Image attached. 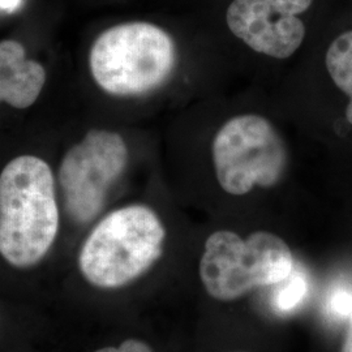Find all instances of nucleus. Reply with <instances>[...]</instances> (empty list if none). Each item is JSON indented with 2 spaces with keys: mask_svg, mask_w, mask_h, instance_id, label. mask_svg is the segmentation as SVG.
Here are the masks:
<instances>
[{
  "mask_svg": "<svg viewBox=\"0 0 352 352\" xmlns=\"http://www.w3.org/2000/svg\"><path fill=\"white\" fill-rule=\"evenodd\" d=\"M175 63L173 38L162 28L144 21L109 28L89 54L94 81L116 97L142 96L162 87Z\"/></svg>",
  "mask_w": 352,
  "mask_h": 352,
  "instance_id": "4",
  "label": "nucleus"
},
{
  "mask_svg": "<svg viewBox=\"0 0 352 352\" xmlns=\"http://www.w3.org/2000/svg\"><path fill=\"white\" fill-rule=\"evenodd\" d=\"M166 230L145 205H128L107 214L91 230L78 254V267L90 285L119 289L146 273L164 253Z\"/></svg>",
  "mask_w": 352,
  "mask_h": 352,
  "instance_id": "3",
  "label": "nucleus"
},
{
  "mask_svg": "<svg viewBox=\"0 0 352 352\" xmlns=\"http://www.w3.org/2000/svg\"><path fill=\"white\" fill-rule=\"evenodd\" d=\"M126 162V141L120 135L103 129L89 131L65 153L58 177L64 208L72 221L84 225L101 213Z\"/></svg>",
  "mask_w": 352,
  "mask_h": 352,
  "instance_id": "6",
  "label": "nucleus"
},
{
  "mask_svg": "<svg viewBox=\"0 0 352 352\" xmlns=\"http://www.w3.org/2000/svg\"><path fill=\"white\" fill-rule=\"evenodd\" d=\"M23 0H0V10L7 12H14L20 6Z\"/></svg>",
  "mask_w": 352,
  "mask_h": 352,
  "instance_id": "12",
  "label": "nucleus"
},
{
  "mask_svg": "<svg viewBox=\"0 0 352 352\" xmlns=\"http://www.w3.org/2000/svg\"><path fill=\"white\" fill-rule=\"evenodd\" d=\"M45 82L43 65L28 59L20 42H0V102L14 109L30 107L37 101Z\"/></svg>",
  "mask_w": 352,
  "mask_h": 352,
  "instance_id": "8",
  "label": "nucleus"
},
{
  "mask_svg": "<svg viewBox=\"0 0 352 352\" xmlns=\"http://www.w3.org/2000/svg\"><path fill=\"white\" fill-rule=\"evenodd\" d=\"M340 352H352V315L350 327H349V330H347V334H346V338H344Z\"/></svg>",
  "mask_w": 352,
  "mask_h": 352,
  "instance_id": "13",
  "label": "nucleus"
},
{
  "mask_svg": "<svg viewBox=\"0 0 352 352\" xmlns=\"http://www.w3.org/2000/svg\"><path fill=\"white\" fill-rule=\"evenodd\" d=\"M320 71L336 98L337 124L352 135V28L344 29L327 42L320 56Z\"/></svg>",
  "mask_w": 352,
  "mask_h": 352,
  "instance_id": "9",
  "label": "nucleus"
},
{
  "mask_svg": "<svg viewBox=\"0 0 352 352\" xmlns=\"http://www.w3.org/2000/svg\"><path fill=\"white\" fill-rule=\"evenodd\" d=\"M315 0H232L227 7L226 24L254 54L277 64L299 58L308 28L302 14Z\"/></svg>",
  "mask_w": 352,
  "mask_h": 352,
  "instance_id": "7",
  "label": "nucleus"
},
{
  "mask_svg": "<svg viewBox=\"0 0 352 352\" xmlns=\"http://www.w3.org/2000/svg\"><path fill=\"white\" fill-rule=\"evenodd\" d=\"M212 164L219 187L231 196L278 188L295 164L289 131L279 116L238 113L215 132Z\"/></svg>",
  "mask_w": 352,
  "mask_h": 352,
  "instance_id": "2",
  "label": "nucleus"
},
{
  "mask_svg": "<svg viewBox=\"0 0 352 352\" xmlns=\"http://www.w3.org/2000/svg\"><path fill=\"white\" fill-rule=\"evenodd\" d=\"M96 352H153V350L142 340H126L119 347H104Z\"/></svg>",
  "mask_w": 352,
  "mask_h": 352,
  "instance_id": "11",
  "label": "nucleus"
},
{
  "mask_svg": "<svg viewBox=\"0 0 352 352\" xmlns=\"http://www.w3.org/2000/svg\"><path fill=\"white\" fill-rule=\"evenodd\" d=\"M292 270L289 244L265 230L245 239L230 230L215 231L205 241L200 261L204 287L221 302L236 300L256 287L279 285Z\"/></svg>",
  "mask_w": 352,
  "mask_h": 352,
  "instance_id": "5",
  "label": "nucleus"
},
{
  "mask_svg": "<svg viewBox=\"0 0 352 352\" xmlns=\"http://www.w3.org/2000/svg\"><path fill=\"white\" fill-rule=\"evenodd\" d=\"M59 232L50 166L34 155L12 160L0 174V254L14 267L38 264Z\"/></svg>",
  "mask_w": 352,
  "mask_h": 352,
  "instance_id": "1",
  "label": "nucleus"
},
{
  "mask_svg": "<svg viewBox=\"0 0 352 352\" xmlns=\"http://www.w3.org/2000/svg\"><path fill=\"white\" fill-rule=\"evenodd\" d=\"M291 277H292L291 279L289 276L286 278L287 283L276 295V304L280 311H289L295 308L307 292V283L304 278L292 276V273H291Z\"/></svg>",
  "mask_w": 352,
  "mask_h": 352,
  "instance_id": "10",
  "label": "nucleus"
}]
</instances>
